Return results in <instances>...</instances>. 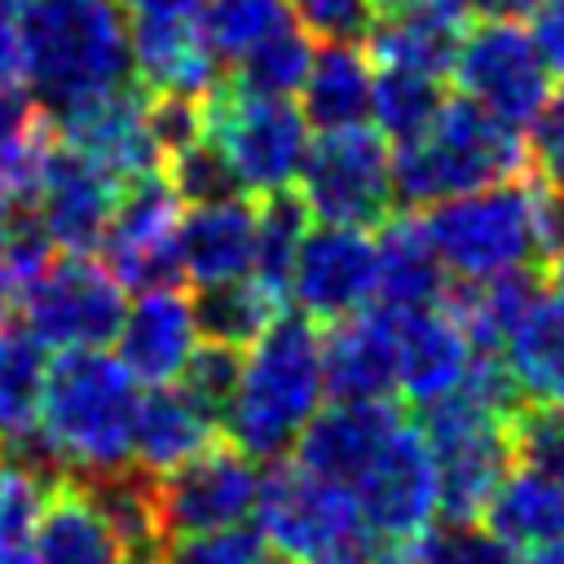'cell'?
<instances>
[{"mask_svg": "<svg viewBox=\"0 0 564 564\" xmlns=\"http://www.w3.org/2000/svg\"><path fill=\"white\" fill-rule=\"evenodd\" d=\"M423 225L445 273L467 286L542 264L564 242V198L520 172L423 207Z\"/></svg>", "mask_w": 564, "mask_h": 564, "instance_id": "cell-1", "label": "cell"}, {"mask_svg": "<svg viewBox=\"0 0 564 564\" xmlns=\"http://www.w3.org/2000/svg\"><path fill=\"white\" fill-rule=\"evenodd\" d=\"M326 401L322 335L308 317H273L247 348L238 383L220 410V432L247 458L269 463L291 454L304 423Z\"/></svg>", "mask_w": 564, "mask_h": 564, "instance_id": "cell-2", "label": "cell"}, {"mask_svg": "<svg viewBox=\"0 0 564 564\" xmlns=\"http://www.w3.org/2000/svg\"><path fill=\"white\" fill-rule=\"evenodd\" d=\"M141 379L106 348L57 352L40 392V436L75 480L132 467V427Z\"/></svg>", "mask_w": 564, "mask_h": 564, "instance_id": "cell-3", "label": "cell"}, {"mask_svg": "<svg viewBox=\"0 0 564 564\" xmlns=\"http://www.w3.org/2000/svg\"><path fill=\"white\" fill-rule=\"evenodd\" d=\"M22 79L57 119L132 79L128 22L115 0H18Z\"/></svg>", "mask_w": 564, "mask_h": 564, "instance_id": "cell-4", "label": "cell"}, {"mask_svg": "<svg viewBox=\"0 0 564 564\" xmlns=\"http://www.w3.org/2000/svg\"><path fill=\"white\" fill-rule=\"evenodd\" d=\"M520 172H529L524 132L463 93L445 97L423 132L392 145V194L410 212L511 181Z\"/></svg>", "mask_w": 564, "mask_h": 564, "instance_id": "cell-5", "label": "cell"}, {"mask_svg": "<svg viewBox=\"0 0 564 564\" xmlns=\"http://www.w3.org/2000/svg\"><path fill=\"white\" fill-rule=\"evenodd\" d=\"M203 137L242 194H278L300 176L308 119L291 97H260L220 79L203 97Z\"/></svg>", "mask_w": 564, "mask_h": 564, "instance_id": "cell-6", "label": "cell"}, {"mask_svg": "<svg viewBox=\"0 0 564 564\" xmlns=\"http://www.w3.org/2000/svg\"><path fill=\"white\" fill-rule=\"evenodd\" d=\"M251 524L260 529L269 551L291 560V564L370 546L352 489L300 467L291 454L269 458L260 467Z\"/></svg>", "mask_w": 564, "mask_h": 564, "instance_id": "cell-7", "label": "cell"}, {"mask_svg": "<svg viewBox=\"0 0 564 564\" xmlns=\"http://www.w3.org/2000/svg\"><path fill=\"white\" fill-rule=\"evenodd\" d=\"M22 330L44 352L106 348L128 313L123 282L84 251H53L44 269L22 286Z\"/></svg>", "mask_w": 564, "mask_h": 564, "instance_id": "cell-8", "label": "cell"}, {"mask_svg": "<svg viewBox=\"0 0 564 564\" xmlns=\"http://www.w3.org/2000/svg\"><path fill=\"white\" fill-rule=\"evenodd\" d=\"M295 194L313 220L330 225H379L392 207V141L370 123L322 128L308 137Z\"/></svg>", "mask_w": 564, "mask_h": 564, "instance_id": "cell-9", "label": "cell"}, {"mask_svg": "<svg viewBox=\"0 0 564 564\" xmlns=\"http://www.w3.org/2000/svg\"><path fill=\"white\" fill-rule=\"evenodd\" d=\"M370 546H405L414 542L436 516H441V489H436V463L427 449V436L419 423L397 414L370 458L348 480Z\"/></svg>", "mask_w": 564, "mask_h": 564, "instance_id": "cell-10", "label": "cell"}, {"mask_svg": "<svg viewBox=\"0 0 564 564\" xmlns=\"http://www.w3.org/2000/svg\"><path fill=\"white\" fill-rule=\"evenodd\" d=\"M449 75L458 79L463 97L520 132L551 97V70L542 66L529 31H520V18H485L480 26L463 31Z\"/></svg>", "mask_w": 564, "mask_h": 564, "instance_id": "cell-11", "label": "cell"}, {"mask_svg": "<svg viewBox=\"0 0 564 564\" xmlns=\"http://www.w3.org/2000/svg\"><path fill=\"white\" fill-rule=\"evenodd\" d=\"M375 291H379V256L370 229L330 225V220L304 229L286 282V304H295L300 317H308L313 326H330L339 317L370 308Z\"/></svg>", "mask_w": 564, "mask_h": 564, "instance_id": "cell-12", "label": "cell"}, {"mask_svg": "<svg viewBox=\"0 0 564 564\" xmlns=\"http://www.w3.org/2000/svg\"><path fill=\"white\" fill-rule=\"evenodd\" d=\"M181 212L185 203L163 167L119 185L97 251H106V269L123 282V291H154L181 282V256H176Z\"/></svg>", "mask_w": 564, "mask_h": 564, "instance_id": "cell-13", "label": "cell"}, {"mask_svg": "<svg viewBox=\"0 0 564 564\" xmlns=\"http://www.w3.org/2000/svg\"><path fill=\"white\" fill-rule=\"evenodd\" d=\"M256 489H260V463L247 458L238 445H207L189 463L154 476L159 494V516L172 538L185 533H207L225 524H242L256 511Z\"/></svg>", "mask_w": 564, "mask_h": 564, "instance_id": "cell-14", "label": "cell"}, {"mask_svg": "<svg viewBox=\"0 0 564 564\" xmlns=\"http://www.w3.org/2000/svg\"><path fill=\"white\" fill-rule=\"evenodd\" d=\"M115 198H119V181L57 137V145L44 159V172L26 198V212L53 251L93 256L106 238Z\"/></svg>", "mask_w": 564, "mask_h": 564, "instance_id": "cell-15", "label": "cell"}, {"mask_svg": "<svg viewBox=\"0 0 564 564\" xmlns=\"http://www.w3.org/2000/svg\"><path fill=\"white\" fill-rule=\"evenodd\" d=\"M57 137L110 172L119 185L163 167V150L150 132V88L119 84L57 115Z\"/></svg>", "mask_w": 564, "mask_h": 564, "instance_id": "cell-16", "label": "cell"}, {"mask_svg": "<svg viewBox=\"0 0 564 564\" xmlns=\"http://www.w3.org/2000/svg\"><path fill=\"white\" fill-rule=\"evenodd\" d=\"M392 317H397V392L423 410L445 392H454L480 352L445 300L405 313L392 308Z\"/></svg>", "mask_w": 564, "mask_h": 564, "instance_id": "cell-17", "label": "cell"}, {"mask_svg": "<svg viewBox=\"0 0 564 564\" xmlns=\"http://www.w3.org/2000/svg\"><path fill=\"white\" fill-rule=\"evenodd\" d=\"M115 344H119L115 357L141 379V388L172 383L185 370L189 352L203 344L194 300L181 291V282L137 291V304H128Z\"/></svg>", "mask_w": 564, "mask_h": 564, "instance_id": "cell-18", "label": "cell"}, {"mask_svg": "<svg viewBox=\"0 0 564 564\" xmlns=\"http://www.w3.org/2000/svg\"><path fill=\"white\" fill-rule=\"evenodd\" d=\"M176 256H181V282L198 291L247 278L256 256V203L247 194L185 203L176 229Z\"/></svg>", "mask_w": 564, "mask_h": 564, "instance_id": "cell-19", "label": "cell"}, {"mask_svg": "<svg viewBox=\"0 0 564 564\" xmlns=\"http://www.w3.org/2000/svg\"><path fill=\"white\" fill-rule=\"evenodd\" d=\"M326 397L339 401H392L397 397V317L392 308H361L339 317L322 335Z\"/></svg>", "mask_w": 564, "mask_h": 564, "instance_id": "cell-20", "label": "cell"}, {"mask_svg": "<svg viewBox=\"0 0 564 564\" xmlns=\"http://www.w3.org/2000/svg\"><path fill=\"white\" fill-rule=\"evenodd\" d=\"M128 62L150 93L207 97L220 84V57L203 35L198 13L185 18H128Z\"/></svg>", "mask_w": 564, "mask_h": 564, "instance_id": "cell-21", "label": "cell"}, {"mask_svg": "<svg viewBox=\"0 0 564 564\" xmlns=\"http://www.w3.org/2000/svg\"><path fill=\"white\" fill-rule=\"evenodd\" d=\"M467 18L471 13L463 9V0H405L397 9H383L361 44L379 66H405L445 79L458 57Z\"/></svg>", "mask_w": 564, "mask_h": 564, "instance_id": "cell-22", "label": "cell"}, {"mask_svg": "<svg viewBox=\"0 0 564 564\" xmlns=\"http://www.w3.org/2000/svg\"><path fill=\"white\" fill-rule=\"evenodd\" d=\"M220 436V419L189 397L181 383H150L141 388L137 427H132V467L163 476L194 454H203Z\"/></svg>", "mask_w": 564, "mask_h": 564, "instance_id": "cell-23", "label": "cell"}, {"mask_svg": "<svg viewBox=\"0 0 564 564\" xmlns=\"http://www.w3.org/2000/svg\"><path fill=\"white\" fill-rule=\"evenodd\" d=\"M397 414L401 410L392 401H339V397H330V405L322 401V410L295 436L291 458L300 467L326 476V480L348 485Z\"/></svg>", "mask_w": 564, "mask_h": 564, "instance_id": "cell-24", "label": "cell"}, {"mask_svg": "<svg viewBox=\"0 0 564 564\" xmlns=\"http://www.w3.org/2000/svg\"><path fill=\"white\" fill-rule=\"evenodd\" d=\"M31 560L35 564H123L119 538L84 480L62 476L48 489L31 533Z\"/></svg>", "mask_w": 564, "mask_h": 564, "instance_id": "cell-25", "label": "cell"}, {"mask_svg": "<svg viewBox=\"0 0 564 564\" xmlns=\"http://www.w3.org/2000/svg\"><path fill=\"white\" fill-rule=\"evenodd\" d=\"M494 357L524 405H564V304L538 291Z\"/></svg>", "mask_w": 564, "mask_h": 564, "instance_id": "cell-26", "label": "cell"}, {"mask_svg": "<svg viewBox=\"0 0 564 564\" xmlns=\"http://www.w3.org/2000/svg\"><path fill=\"white\" fill-rule=\"evenodd\" d=\"M375 256H379V291L375 300L383 308H427L441 304L449 295V273L427 238L423 216H414L410 207L401 216H383L379 220V238H375Z\"/></svg>", "mask_w": 564, "mask_h": 564, "instance_id": "cell-27", "label": "cell"}, {"mask_svg": "<svg viewBox=\"0 0 564 564\" xmlns=\"http://www.w3.org/2000/svg\"><path fill=\"white\" fill-rule=\"evenodd\" d=\"M370 84L375 66L361 40H326L313 48L308 75L300 84V110L308 128H348L370 119Z\"/></svg>", "mask_w": 564, "mask_h": 564, "instance_id": "cell-28", "label": "cell"}, {"mask_svg": "<svg viewBox=\"0 0 564 564\" xmlns=\"http://www.w3.org/2000/svg\"><path fill=\"white\" fill-rule=\"evenodd\" d=\"M476 520H485V529L502 538L511 551L555 542L564 538V480L524 463L507 467Z\"/></svg>", "mask_w": 564, "mask_h": 564, "instance_id": "cell-29", "label": "cell"}, {"mask_svg": "<svg viewBox=\"0 0 564 564\" xmlns=\"http://www.w3.org/2000/svg\"><path fill=\"white\" fill-rule=\"evenodd\" d=\"M57 145V119L48 106L22 88V84H0V181L26 203L44 159Z\"/></svg>", "mask_w": 564, "mask_h": 564, "instance_id": "cell-30", "label": "cell"}, {"mask_svg": "<svg viewBox=\"0 0 564 564\" xmlns=\"http://www.w3.org/2000/svg\"><path fill=\"white\" fill-rule=\"evenodd\" d=\"M308 225H313V216L300 203L295 185L278 189V194H260V207H256V256H251V273L247 278H256L282 304H286L291 260H295V247H300Z\"/></svg>", "mask_w": 564, "mask_h": 564, "instance_id": "cell-31", "label": "cell"}, {"mask_svg": "<svg viewBox=\"0 0 564 564\" xmlns=\"http://www.w3.org/2000/svg\"><path fill=\"white\" fill-rule=\"evenodd\" d=\"M194 313H198L203 339L247 348L273 317L286 313V304L278 295H269L256 278H234V282H220V286H203L198 300H194Z\"/></svg>", "mask_w": 564, "mask_h": 564, "instance_id": "cell-32", "label": "cell"}, {"mask_svg": "<svg viewBox=\"0 0 564 564\" xmlns=\"http://www.w3.org/2000/svg\"><path fill=\"white\" fill-rule=\"evenodd\" d=\"M44 375H48V352L26 330L0 322V445L35 427Z\"/></svg>", "mask_w": 564, "mask_h": 564, "instance_id": "cell-33", "label": "cell"}, {"mask_svg": "<svg viewBox=\"0 0 564 564\" xmlns=\"http://www.w3.org/2000/svg\"><path fill=\"white\" fill-rule=\"evenodd\" d=\"M441 101H445V79H436V75L405 70V66H379L375 70L370 119L392 145L423 132L432 123V115L441 110Z\"/></svg>", "mask_w": 564, "mask_h": 564, "instance_id": "cell-34", "label": "cell"}, {"mask_svg": "<svg viewBox=\"0 0 564 564\" xmlns=\"http://www.w3.org/2000/svg\"><path fill=\"white\" fill-rule=\"evenodd\" d=\"M308 62H313V44H308L304 26L291 22V26L264 35L260 44L242 48L234 57L229 84H238L242 93H260V97H295L308 75Z\"/></svg>", "mask_w": 564, "mask_h": 564, "instance_id": "cell-35", "label": "cell"}, {"mask_svg": "<svg viewBox=\"0 0 564 564\" xmlns=\"http://www.w3.org/2000/svg\"><path fill=\"white\" fill-rule=\"evenodd\" d=\"M198 22H203V35L212 40L216 57L234 62L242 48L291 26L295 18H291L286 0H203Z\"/></svg>", "mask_w": 564, "mask_h": 564, "instance_id": "cell-36", "label": "cell"}, {"mask_svg": "<svg viewBox=\"0 0 564 564\" xmlns=\"http://www.w3.org/2000/svg\"><path fill=\"white\" fill-rule=\"evenodd\" d=\"M410 564H516V551L494 538L476 520H445L427 524L414 542H405Z\"/></svg>", "mask_w": 564, "mask_h": 564, "instance_id": "cell-37", "label": "cell"}, {"mask_svg": "<svg viewBox=\"0 0 564 564\" xmlns=\"http://www.w3.org/2000/svg\"><path fill=\"white\" fill-rule=\"evenodd\" d=\"M511 458L564 480V405H516L507 419Z\"/></svg>", "mask_w": 564, "mask_h": 564, "instance_id": "cell-38", "label": "cell"}, {"mask_svg": "<svg viewBox=\"0 0 564 564\" xmlns=\"http://www.w3.org/2000/svg\"><path fill=\"white\" fill-rule=\"evenodd\" d=\"M53 480L0 454V546H31Z\"/></svg>", "mask_w": 564, "mask_h": 564, "instance_id": "cell-39", "label": "cell"}, {"mask_svg": "<svg viewBox=\"0 0 564 564\" xmlns=\"http://www.w3.org/2000/svg\"><path fill=\"white\" fill-rule=\"evenodd\" d=\"M264 555H269V542L251 520L207 529V533H185V538H172L167 546V564H260Z\"/></svg>", "mask_w": 564, "mask_h": 564, "instance_id": "cell-40", "label": "cell"}, {"mask_svg": "<svg viewBox=\"0 0 564 564\" xmlns=\"http://www.w3.org/2000/svg\"><path fill=\"white\" fill-rule=\"evenodd\" d=\"M238 366H242V348L203 339V344L189 352L185 370H181L172 383H181L189 397H198V401L220 419V410H225V401H229V392H234V383H238Z\"/></svg>", "mask_w": 564, "mask_h": 564, "instance_id": "cell-41", "label": "cell"}, {"mask_svg": "<svg viewBox=\"0 0 564 564\" xmlns=\"http://www.w3.org/2000/svg\"><path fill=\"white\" fill-rule=\"evenodd\" d=\"M163 172H167V181L176 185L181 203H203V198H220V194H242V189L234 185V176L225 172L220 154L207 145V137H198L194 145H185L181 154H172V159L163 163Z\"/></svg>", "mask_w": 564, "mask_h": 564, "instance_id": "cell-42", "label": "cell"}, {"mask_svg": "<svg viewBox=\"0 0 564 564\" xmlns=\"http://www.w3.org/2000/svg\"><path fill=\"white\" fill-rule=\"evenodd\" d=\"M286 9L317 40H366L379 18L375 0H286Z\"/></svg>", "mask_w": 564, "mask_h": 564, "instance_id": "cell-43", "label": "cell"}, {"mask_svg": "<svg viewBox=\"0 0 564 564\" xmlns=\"http://www.w3.org/2000/svg\"><path fill=\"white\" fill-rule=\"evenodd\" d=\"M524 145H529V167L538 176V185H546L551 194L564 198V88L555 97H546V106L538 110V119L524 128Z\"/></svg>", "mask_w": 564, "mask_h": 564, "instance_id": "cell-44", "label": "cell"}, {"mask_svg": "<svg viewBox=\"0 0 564 564\" xmlns=\"http://www.w3.org/2000/svg\"><path fill=\"white\" fill-rule=\"evenodd\" d=\"M529 40L551 70V79H564V0H538L529 9Z\"/></svg>", "mask_w": 564, "mask_h": 564, "instance_id": "cell-45", "label": "cell"}, {"mask_svg": "<svg viewBox=\"0 0 564 564\" xmlns=\"http://www.w3.org/2000/svg\"><path fill=\"white\" fill-rule=\"evenodd\" d=\"M0 84H22V35H18V13H0Z\"/></svg>", "mask_w": 564, "mask_h": 564, "instance_id": "cell-46", "label": "cell"}, {"mask_svg": "<svg viewBox=\"0 0 564 564\" xmlns=\"http://www.w3.org/2000/svg\"><path fill=\"white\" fill-rule=\"evenodd\" d=\"M128 18H185L198 13L203 0H115Z\"/></svg>", "mask_w": 564, "mask_h": 564, "instance_id": "cell-47", "label": "cell"}, {"mask_svg": "<svg viewBox=\"0 0 564 564\" xmlns=\"http://www.w3.org/2000/svg\"><path fill=\"white\" fill-rule=\"evenodd\" d=\"M533 4L538 0H463V9L476 18H524Z\"/></svg>", "mask_w": 564, "mask_h": 564, "instance_id": "cell-48", "label": "cell"}, {"mask_svg": "<svg viewBox=\"0 0 564 564\" xmlns=\"http://www.w3.org/2000/svg\"><path fill=\"white\" fill-rule=\"evenodd\" d=\"M22 273L0 256V322H9V313H18V300H22Z\"/></svg>", "mask_w": 564, "mask_h": 564, "instance_id": "cell-49", "label": "cell"}, {"mask_svg": "<svg viewBox=\"0 0 564 564\" xmlns=\"http://www.w3.org/2000/svg\"><path fill=\"white\" fill-rule=\"evenodd\" d=\"M26 216V203L0 181V251H4V242L13 238V229H18V220Z\"/></svg>", "mask_w": 564, "mask_h": 564, "instance_id": "cell-50", "label": "cell"}, {"mask_svg": "<svg viewBox=\"0 0 564 564\" xmlns=\"http://www.w3.org/2000/svg\"><path fill=\"white\" fill-rule=\"evenodd\" d=\"M516 564H564V538L524 546V555H516Z\"/></svg>", "mask_w": 564, "mask_h": 564, "instance_id": "cell-51", "label": "cell"}, {"mask_svg": "<svg viewBox=\"0 0 564 564\" xmlns=\"http://www.w3.org/2000/svg\"><path fill=\"white\" fill-rule=\"evenodd\" d=\"M542 264H546V295H555V300L564 304V242H560Z\"/></svg>", "mask_w": 564, "mask_h": 564, "instance_id": "cell-52", "label": "cell"}, {"mask_svg": "<svg viewBox=\"0 0 564 564\" xmlns=\"http://www.w3.org/2000/svg\"><path fill=\"white\" fill-rule=\"evenodd\" d=\"M304 564H370L361 551H335V555H322V560H304Z\"/></svg>", "mask_w": 564, "mask_h": 564, "instance_id": "cell-53", "label": "cell"}, {"mask_svg": "<svg viewBox=\"0 0 564 564\" xmlns=\"http://www.w3.org/2000/svg\"><path fill=\"white\" fill-rule=\"evenodd\" d=\"M370 564H410V560H405V546H375Z\"/></svg>", "mask_w": 564, "mask_h": 564, "instance_id": "cell-54", "label": "cell"}, {"mask_svg": "<svg viewBox=\"0 0 564 564\" xmlns=\"http://www.w3.org/2000/svg\"><path fill=\"white\" fill-rule=\"evenodd\" d=\"M397 4H405V0H375V9L383 13V9H397Z\"/></svg>", "mask_w": 564, "mask_h": 564, "instance_id": "cell-55", "label": "cell"}, {"mask_svg": "<svg viewBox=\"0 0 564 564\" xmlns=\"http://www.w3.org/2000/svg\"><path fill=\"white\" fill-rule=\"evenodd\" d=\"M260 564H291V560H282V555H273V551H269V555H264Z\"/></svg>", "mask_w": 564, "mask_h": 564, "instance_id": "cell-56", "label": "cell"}, {"mask_svg": "<svg viewBox=\"0 0 564 564\" xmlns=\"http://www.w3.org/2000/svg\"><path fill=\"white\" fill-rule=\"evenodd\" d=\"M0 13H18V0H0Z\"/></svg>", "mask_w": 564, "mask_h": 564, "instance_id": "cell-57", "label": "cell"}]
</instances>
